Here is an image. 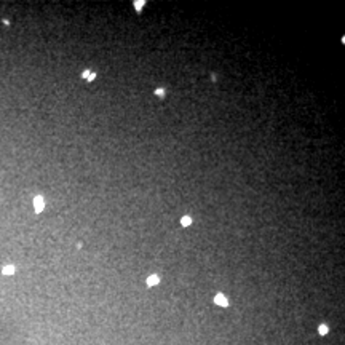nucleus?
<instances>
[{"instance_id": "obj_6", "label": "nucleus", "mask_w": 345, "mask_h": 345, "mask_svg": "<svg viewBox=\"0 0 345 345\" xmlns=\"http://www.w3.org/2000/svg\"><path fill=\"white\" fill-rule=\"evenodd\" d=\"M327 331H329V327H327L326 324H321V326L318 327V332H320L321 336H326V334H327Z\"/></svg>"}, {"instance_id": "obj_3", "label": "nucleus", "mask_w": 345, "mask_h": 345, "mask_svg": "<svg viewBox=\"0 0 345 345\" xmlns=\"http://www.w3.org/2000/svg\"><path fill=\"white\" fill-rule=\"evenodd\" d=\"M160 283V276L158 275H150L147 278V286H155V285H158Z\"/></svg>"}, {"instance_id": "obj_5", "label": "nucleus", "mask_w": 345, "mask_h": 345, "mask_svg": "<svg viewBox=\"0 0 345 345\" xmlns=\"http://www.w3.org/2000/svg\"><path fill=\"white\" fill-rule=\"evenodd\" d=\"M190 224H192V217H190V216H184V217L181 219V225H182V227H189Z\"/></svg>"}, {"instance_id": "obj_2", "label": "nucleus", "mask_w": 345, "mask_h": 345, "mask_svg": "<svg viewBox=\"0 0 345 345\" xmlns=\"http://www.w3.org/2000/svg\"><path fill=\"white\" fill-rule=\"evenodd\" d=\"M214 302L217 304V305H221V307H227L229 305V300H227V297H225L224 294H216Z\"/></svg>"}, {"instance_id": "obj_8", "label": "nucleus", "mask_w": 345, "mask_h": 345, "mask_svg": "<svg viewBox=\"0 0 345 345\" xmlns=\"http://www.w3.org/2000/svg\"><path fill=\"white\" fill-rule=\"evenodd\" d=\"M155 94H157V96H165V90H161V88H158V90H155Z\"/></svg>"}, {"instance_id": "obj_9", "label": "nucleus", "mask_w": 345, "mask_h": 345, "mask_svg": "<svg viewBox=\"0 0 345 345\" xmlns=\"http://www.w3.org/2000/svg\"><path fill=\"white\" fill-rule=\"evenodd\" d=\"M82 77H83V79H88V77H90V70H83Z\"/></svg>"}, {"instance_id": "obj_10", "label": "nucleus", "mask_w": 345, "mask_h": 345, "mask_svg": "<svg viewBox=\"0 0 345 345\" xmlns=\"http://www.w3.org/2000/svg\"><path fill=\"white\" fill-rule=\"evenodd\" d=\"M96 79V74H90V77H88V80H94Z\"/></svg>"}, {"instance_id": "obj_1", "label": "nucleus", "mask_w": 345, "mask_h": 345, "mask_svg": "<svg viewBox=\"0 0 345 345\" xmlns=\"http://www.w3.org/2000/svg\"><path fill=\"white\" fill-rule=\"evenodd\" d=\"M34 208H35V212L43 211V208H45V201H43L42 197H35V198H34Z\"/></svg>"}, {"instance_id": "obj_4", "label": "nucleus", "mask_w": 345, "mask_h": 345, "mask_svg": "<svg viewBox=\"0 0 345 345\" xmlns=\"http://www.w3.org/2000/svg\"><path fill=\"white\" fill-rule=\"evenodd\" d=\"M2 273L3 275H13V273H15V267L13 265H5L2 269Z\"/></svg>"}, {"instance_id": "obj_7", "label": "nucleus", "mask_w": 345, "mask_h": 345, "mask_svg": "<svg viewBox=\"0 0 345 345\" xmlns=\"http://www.w3.org/2000/svg\"><path fill=\"white\" fill-rule=\"evenodd\" d=\"M142 5H144V2H142V0H139V2H134V6H136V10H137V11H141V8H142Z\"/></svg>"}]
</instances>
